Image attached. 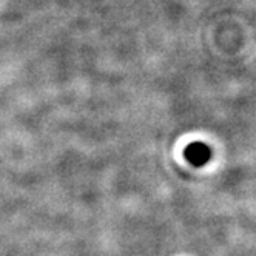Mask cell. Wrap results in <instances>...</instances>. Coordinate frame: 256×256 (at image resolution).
I'll return each instance as SVG.
<instances>
[{"instance_id": "cell-1", "label": "cell", "mask_w": 256, "mask_h": 256, "mask_svg": "<svg viewBox=\"0 0 256 256\" xmlns=\"http://www.w3.org/2000/svg\"><path fill=\"white\" fill-rule=\"evenodd\" d=\"M186 159L194 167H202L210 160L212 158V150L208 145H206L204 142H193L184 152Z\"/></svg>"}]
</instances>
